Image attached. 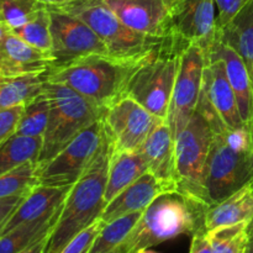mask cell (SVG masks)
<instances>
[{"label": "cell", "instance_id": "1", "mask_svg": "<svg viewBox=\"0 0 253 253\" xmlns=\"http://www.w3.org/2000/svg\"><path fill=\"white\" fill-rule=\"evenodd\" d=\"M209 208L203 199L179 189L162 193L143 211L118 250L120 253H135L179 236L192 237L205 231V215Z\"/></svg>", "mask_w": 253, "mask_h": 253}, {"label": "cell", "instance_id": "2", "mask_svg": "<svg viewBox=\"0 0 253 253\" xmlns=\"http://www.w3.org/2000/svg\"><path fill=\"white\" fill-rule=\"evenodd\" d=\"M111 155L113 146L105 132L95 160L69 189L48 235L44 253H61L73 237L100 219L106 205L104 197Z\"/></svg>", "mask_w": 253, "mask_h": 253}, {"label": "cell", "instance_id": "3", "mask_svg": "<svg viewBox=\"0 0 253 253\" xmlns=\"http://www.w3.org/2000/svg\"><path fill=\"white\" fill-rule=\"evenodd\" d=\"M145 58L121 59L110 54H91L63 66L51 67L44 77L47 82L74 89L105 110L125 96L131 76Z\"/></svg>", "mask_w": 253, "mask_h": 253}, {"label": "cell", "instance_id": "4", "mask_svg": "<svg viewBox=\"0 0 253 253\" xmlns=\"http://www.w3.org/2000/svg\"><path fill=\"white\" fill-rule=\"evenodd\" d=\"M43 91L49 103V116L37 165L54 157L79 132L101 119L104 114V109L64 84L46 81Z\"/></svg>", "mask_w": 253, "mask_h": 253}, {"label": "cell", "instance_id": "5", "mask_svg": "<svg viewBox=\"0 0 253 253\" xmlns=\"http://www.w3.org/2000/svg\"><path fill=\"white\" fill-rule=\"evenodd\" d=\"M56 9L74 15L88 24L106 44L109 54L116 58H145L166 40L146 36L128 27L104 0H77Z\"/></svg>", "mask_w": 253, "mask_h": 253}, {"label": "cell", "instance_id": "6", "mask_svg": "<svg viewBox=\"0 0 253 253\" xmlns=\"http://www.w3.org/2000/svg\"><path fill=\"white\" fill-rule=\"evenodd\" d=\"M179 52L167 37L158 48L141 62L125 89V95L162 120H167Z\"/></svg>", "mask_w": 253, "mask_h": 253}, {"label": "cell", "instance_id": "7", "mask_svg": "<svg viewBox=\"0 0 253 253\" xmlns=\"http://www.w3.org/2000/svg\"><path fill=\"white\" fill-rule=\"evenodd\" d=\"M212 136L214 131L209 121L199 110H195L189 123L174 138L178 189L204 202V172Z\"/></svg>", "mask_w": 253, "mask_h": 253}, {"label": "cell", "instance_id": "8", "mask_svg": "<svg viewBox=\"0 0 253 253\" xmlns=\"http://www.w3.org/2000/svg\"><path fill=\"white\" fill-rule=\"evenodd\" d=\"M104 137L105 128L101 116V119L79 132L54 157L37 165L39 185L72 187L95 160Z\"/></svg>", "mask_w": 253, "mask_h": 253}, {"label": "cell", "instance_id": "9", "mask_svg": "<svg viewBox=\"0 0 253 253\" xmlns=\"http://www.w3.org/2000/svg\"><path fill=\"white\" fill-rule=\"evenodd\" d=\"M250 182V155L229 147L224 132H214L204 172L205 202H222Z\"/></svg>", "mask_w": 253, "mask_h": 253}, {"label": "cell", "instance_id": "10", "mask_svg": "<svg viewBox=\"0 0 253 253\" xmlns=\"http://www.w3.org/2000/svg\"><path fill=\"white\" fill-rule=\"evenodd\" d=\"M197 110L207 118L214 132L246 127L240 115L236 96L230 85L224 61L214 54L207 56Z\"/></svg>", "mask_w": 253, "mask_h": 253}, {"label": "cell", "instance_id": "11", "mask_svg": "<svg viewBox=\"0 0 253 253\" xmlns=\"http://www.w3.org/2000/svg\"><path fill=\"white\" fill-rule=\"evenodd\" d=\"M205 64L207 53L199 44H190L179 52L177 77L166 120L174 138L197 110Z\"/></svg>", "mask_w": 253, "mask_h": 253}, {"label": "cell", "instance_id": "12", "mask_svg": "<svg viewBox=\"0 0 253 253\" xmlns=\"http://www.w3.org/2000/svg\"><path fill=\"white\" fill-rule=\"evenodd\" d=\"M216 36L215 0H170L168 39L179 51L190 44H199L208 56Z\"/></svg>", "mask_w": 253, "mask_h": 253}, {"label": "cell", "instance_id": "13", "mask_svg": "<svg viewBox=\"0 0 253 253\" xmlns=\"http://www.w3.org/2000/svg\"><path fill=\"white\" fill-rule=\"evenodd\" d=\"M162 119L125 95L104 110L103 124L113 151H137Z\"/></svg>", "mask_w": 253, "mask_h": 253}, {"label": "cell", "instance_id": "14", "mask_svg": "<svg viewBox=\"0 0 253 253\" xmlns=\"http://www.w3.org/2000/svg\"><path fill=\"white\" fill-rule=\"evenodd\" d=\"M51 15V67L63 66L91 54H109L103 40L79 17L57 9H48ZM49 67V68H51Z\"/></svg>", "mask_w": 253, "mask_h": 253}, {"label": "cell", "instance_id": "15", "mask_svg": "<svg viewBox=\"0 0 253 253\" xmlns=\"http://www.w3.org/2000/svg\"><path fill=\"white\" fill-rule=\"evenodd\" d=\"M119 19L146 36H169L170 0H104Z\"/></svg>", "mask_w": 253, "mask_h": 253}, {"label": "cell", "instance_id": "16", "mask_svg": "<svg viewBox=\"0 0 253 253\" xmlns=\"http://www.w3.org/2000/svg\"><path fill=\"white\" fill-rule=\"evenodd\" d=\"M52 63L51 53L32 47L11 31L0 41V81L46 73Z\"/></svg>", "mask_w": 253, "mask_h": 253}, {"label": "cell", "instance_id": "17", "mask_svg": "<svg viewBox=\"0 0 253 253\" xmlns=\"http://www.w3.org/2000/svg\"><path fill=\"white\" fill-rule=\"evenodd\" d=\"M175 189H178L175 185L162 182L147 170L118 197L114 198L109 204H106L100 219L106 224L130 212L145 211L151 203L162 193Z\"/></svg>", "mask_w": 253, "mask_h": 253}, {"label": "cell", "instance_id": "18", "mask_svg": "<svg viewBox=\"0 0 253 253\" xmlns=\"http://www.w3.org/2000/svg\"><path fill=\"white\" fill-rule=\"evenodd\" d=\"M69 189H71L69 185H66V187L37 185L35 187L2 225L0 229V236L11 231L20 225L43 219L61 210Z\"/></svg>", "mask_w": 253, "mask_h": 253}, {"label": "cell", "instance_id": "19", "mask_svg": "<svg viewBox=\"0 0 253 253\" xmlns=\"http://www.w3.org/2000/svg\"><path fill=\"white\" fill-rule=\"evenodd\" d=\"M214 54L224 61L230 85L236 96L240 115L242 121L253 131V88L250 74L240 54L216 36L211 49L208 53Z\"/></svg>", "mask_w": 253, "mask_h": 253}, {"label": "cell", "instance_id": "20", "mask_svg": "<svg viewBox=\"0 0 253 253\" xmlns=\"http://www.w3.org/2000/svg\"><path fill=\"white\" fill-rule=\"evenodd\" d=\"M143 156L147 169L168 184L178 188L175 172L174 137L167 121H162L152 131L138 150Z\"/></svg>", "mask_w": 253, "mask_h": 253}, {"label": "cell", "instance_id": "21", "mask_svg": "<svg viewBox=\"0 0 253 253\" xmlns=\"http://www.w3.org/2000/svg\"><path fill=\"white\" fill-rule=\"evenodd\" d=\"M253 219V187L250 183L226 199L208 209L205 215V231L217 227L250 224Z\"/></svg>", "mask_w": 253, "mask_h": 253}, {"label": "cell", "instance_id": "22", "mask_svg": "<svg viewBox=\"0 0 253 253\" xmlns=\"http://www.w3.org/2000/svg\"><path fill=\"white\" fill-rule=\"evenodd\" d=\"M217 36L240 54L253 88V0L245 2L231 21L217 31Z\"/></svg>", "mask_w": 253, "mask_h": 253}, {"label": "cell", "instance_id": "23", "mask_svg": "<svg viewBox=\"0 0 253 253\" xmlns=\"http://www.w3.org/2000/svg\"><path fill=\"white\" fill-rule=\"evenodd\" d=\"M147 170L145 158L138 150L123 152L113 151L104 197L105 204H109Z\"/></svg>", "mask_w": 253, "mask_h": 253}, {"label": "cell", "instance_id": "24", "mask_svg": "<svg viewBox=\"0 0 253 253\" xmlns=\"http://www.w3.org/2000/svg\"><path fill=\"white\" fill-rule=\"evenodd\" d=\"M43 137L14 135L0 146V175L27 162H39Z\"/></svg>", "mask_w": 253, "mask_h": 253}, {"label": "cell", "instance_id": "25", "mask_svg": "<svg viewBox=\"0 0 253 253\" xmlns=\"http://www.w3.org/2000/svg\"><path fill=\"white\" fill-rule=\"evenodd\" d=\"M61 210L36 221L26 222L0 236V253H19L53 229Z\"/></svg>", "mask_w": 253, "mask_h": 253}, {"label": "cell", "instance_id": "26", "mask_svg": "<svg viewBox=\"0 0 253 253\" xmlns=\"http://www.w3.org/2000/svg\"><path fill=\"white\" fill-rule=\"evenodd\" d=\"M44 73L29 74L0 81V110L26 104L43 89Z\"/></svg>", "mask_w": 253, "mask_h": 253}, {"label": "cell", "instance_id": "27", "mask_svg": "<svg viewBox=\"0 0 253 253\" xmlns=\"http://www.w3.org/2000/svg\"><path fill=\"white\" fill-rule=\"evenodd\" d=\"M142 214L143 211L130 212L113 221L106 222L96 236L89 253H105L120 246L136 226Z\"/></svg>", "mask_w": 253, "mask_h": 253}, {"label": "cell", "instance_id": "28", "mask_svg": "<svg viewBox=\"0 0 253 253\" xmlns=\"http://www.w3.org/2000/svg\"><path fill=\"white\" fill-rule=\"evenodd\" d=\"M49 116V103L43 89L39 95L32 98L25 104L24 113L20 119L19 126L15 135L22 136H42L46 131Z\"/></svg>", "mask_w": 253, "mask_h": 253}, {"label": "cell", "instance_id": "29", "mask_svg": "<svg viewBox=\"0 0 253 253\" xmlns=\"http://www.w3.org/2000/svg\"><path fill=\"white\" fill-rule=\"evenodd\" d=\"M11 34L21 39L32 47L41 51L51 53L52 36H51V15L48 7L40 10L30 21L17 29L11 30Z\"/></svg>", "mask_w": 253, "mask_h": 253}, {"label": "cell", "instance_id": "30", "mask_svg": "<svg viewBox=\"0 0 253 253\" xmlns=\"http://www.w3.org/2000/svg\"><path fill=\"white\" fill-rule=\"evenodd\" d=\"M212 253H247L249 224L217 227L207 232Z\"/></svg>", "mask_w": 253, "mask_h": 253}, {"label": "cell", "instance_id": "31", "mask_svg": "<svg viewBox=\"0 0 253 253\" xmlns=\"http://www.w3.org/2000/svg\"><path fill=\"white\" fill-rule=\"evenodd\" d=\"M37 162H27L0 175V199L16 195H27L37 182Z\"/></svg>", "mask_w": 253, "mask_h": 253}, {"label": "cell", "instance_id": "32", "mask_svg": "<svg viewBox=\"0 0 253 253\" xmlns=\"http://www.w3.org/2000/svg\"><path fill=\"white\" fill-rule=\"evenodd\" d=\"M43 7L37 0H0V22L10 30L17 29Z\"/></svg>", "mask_w": 253, "mask_h": 253}, {"label": "cell", "instance_id": "33", "mask_svg": "<svg viewBox=\"0 0 253 253\" xmlns=\"http://www.w3.org/2000/svg\"><path fill=\"white\" fill-rule=\"evenodd\" d=\"M104 225H105V222L101 219H98L90 226L84 229L76 237H73L67 244V246L62 250L61 253H89L96 236L101 231Z\"/></svg>", "mask_w": 253, "mask_h": 253}, {"label": "cell", "instance_id": "34", "mask_svg": "<svg viewBox=\"0 0 253 253\" xmlns=\"http://www.w3.org/2000/svg\"><path fill=\"white\" fill-rule=\"evenodd\" d=\"M25 104L0 110V146L16 133Z\"/></svg>", "mask_w": 253, "mask_h": 253}, {"label": "cell", "instance_id": "35", "mask_svg": "<svg viewBox=\"0 0 253 253\" xmlns=\"http://www.w3.org/2000/svg\"><path fill=\"white\" fill-rule=\"evenodd\" d=\"M224 137L229 147L239 153L250 155L253 150V131L249 127H240L235 130H227Z\"/></svg>", "mask_w": 253, "mask_h": 253}, {"label": "cell", "instance_id": "36", "mask_svg": "<svg viewBox=\"0 0 253 253\" xmlns=\"http://www.w3.org/2000/svg\"><path fill=\"white\" fill-rule=\"evenodd\" d=\"M247 0H215L217 11V31L224 29Z\"/></svg>", "mask_w": 253, "mask_h": 253}, {"label": "cell", "instance_id": "37", "mask_svg": "<svg viewBox=\"0 0 253 253\" xmlns=\"http://www.w3.org/2000/svg\"><path fill=\"white\" fill-rule=\"evenodd\" d=\"M25 197L26 195H16V197L0 199V229L5 224V221L9 219L10 215L14 212V210L19 207L20 203L24 200Z\"/></svg>", "mask_w": 253, "mask_h": 253}, {"label": "cell", "instance_id": "38", "mask_svg": "<svg viewBox=\"0 0 253 253\" xmlns=\"http://www.w3.org/2000/svg\"><path fill=\"white\" fill-rule=\"evenodd\" d=\"M189 253H212L207 231H199L192 236Z\"/></svg>", "mask_w": 253, "mask_h": 253}, {"label": "cell", "instance_id": "39", "mask_svg": "<svg viewBox=\"0 0 253 253\" xmlns=\"http://www.w3.org/2000/svg\"><path fill=\"white\" fill-rule=\"evenodd\" d=\"M48 235H46V236H43V237H41V239L36 240L34 244H31L29 247H26V249L22 250V251L19 252V253H44V249H46Z\"/></svg>", "mask_w": 253, "mask_h": 253}, {"label": "cell", "instance_id": "40", "mask_svg": "<svg viewBox=\"0 0 253 253\" xmlns=\"http://www.w3.org/2000/svg\"><path fill=\"white\" fill-rule=\"evenodd\" d=\"M37 1L43 5V6L48 7V9H56V7H62L68 4H72V2L77 1V0H37Z\"/></svg>", "mask_w": 253, "mask_h": 253}, {"label": "cell", "instance_id": "41", "mask_svg": "<svg viewBox=\"0 0 253 253\" xmlns=\"http://www.w3.org/2000/svg\"><path fill=\"white\" fill-rule=\"evenodd\" d=\"M247 253H253V227L249 226V247Z\"/></svg>", "mask_w": 253, "mask_h": 253}, {"label": "cell", "instance_id": "42", "mask_svg": "<svg viewBox=\"0 0 253 253\" xmlns=\"http://www.w3.org/2000/svg\"><path fill=\"white\" fill-rule=\"evenodd\" d=\"M10 31H11V30H10L6 25H4L2 22H0V41H1V40L4 39V37L6 36Z\"/></svg>", "mask_w": 253, "mask_h": 253}, {"label": "cell", "instance_id": "43", "mask_svg": "<svg viewBox=\"0 0 253 253\" xmlns=\"http://www.w3.org/2000/svg\"><path fill=\"white\" fill-rule=\"evenodd\" d=\"M250 184L253 187V150L250 153Z\"/></svg>", "mask_w": 253, "mask_h": 253}, {"label": "cell", "instance_id": "44", "mask_svg": "<svg viewBox=\"0 0 253 253\" xmlns=\"http://www.w3.org/2000/svg\"><path fill=\"white\" fill-rule=\"evenodd\" d=\"M105 253H120V251H119V250H118V247H116V249L111 250V251H109V252H105Z\"/></svg>", "mask_w": 253, "mask_h": 253}, {"label": "cell", "instance_id": "45", "mask_svg": "<svg viewBox=\"0 0 253 253\" xmlns=\"http://www.w3.org/2000/svg\"><path fill=\"white\" fill-rule=\"evenodd\" d=\"M249 226L250 227H253V219L251 220V222H250V224H249Z\"/></svg>", "mask_w": 253, "mask_h": 253}]
</instances>
